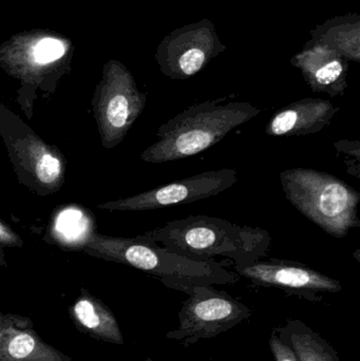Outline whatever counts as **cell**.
<instances>
[{
	"mask_svg": "<svg viewBox=\"0 0 360 361\" xmlns=\"http://www.w3.org/2000/svg\"><path fill=\"white\" fill-rule=\"evenodd\" d=\"M139 237L161 243L169 252L190 260L211 261L223 257L234 261L237 267L261 260L272 243L266 229L241 226L205 214L171 221Z\"/></svg>",
	"mask_w": 360,
	"mask_h": 361,
	"instance_id": "cell-1",
	"label": "cell"
},
{
	"mask_svg": "<svg viewBox=\"0 0 360 361\" xmlns=\"http://www.w3.org/2000/svg\"><path fill=\"white\" fill-rule=\"evenodd\" d=\"M260 114L252 104L226 103V97L194 104L159 127L156 143L142 152L141 160L163 164L197 156Z\"/></svg>",
	"mask_w": 360,
	"mask_h": 361,
	"instance_id": "cell-2",
	"label": "cell"
},
{
	"mask_svg": "<svg viewBox=\"0 0 360 361\" xmlns=\"http://www.w3.org/2000/svg\"><path fill=\"white\" fill-rule=\"evenodd\" d=\"M86 246L104 258L150 274L167 288L184 294L197 286L234 284L239 281V276L228 271L222 263L190 260L139 237L125 239L93 233Z\"/></svg>",
	"mask_w": 360,
	"mask_h": 361,
	"instance_id": "cell-3",
	"label": "cell"
},
{
	"mask_svg": "<svg viewBox=\"0 0 360 361\" xmlns=\"http://www.w3.org/2000/svg\"><path fill=\"white\" fill-rule=\"evenodd\" d=\"M280 182L287 201L332 237L342 239L359 228L360 193L345 180L315 169H293L280 173Z\"/></svg>",
	"mask_w": 360,
	"mask_h": 361,
	"instance_id": "cell-4",
	"label": "cell"
},
{
	"mask_svg": "<svg viewBox=\"0 0 360 361\" xmlns=\"http://www.w3.org/2000/svg\"><path fill=\"white\" fill-rule=\"evenodd\" d=\"M179 312V326L166 338L190 347L202 339L215 338L251 318L252 310L223 290L211 286L190 288Z\"/></svg>",
	"mask_w": 360,
	"mask_h": 361,
	"instance_id": "cell-5",
	"label": "cell"
},
{
	"mask_svg": "<svg viewBox=\"0 0 360 361\" xmlns=\"http://www.w3.org/2000/svg\"><path fill=\"white\" fill-rule=\"evenodd\" d=\"M147 94L137 89L132 74L118 61L105 68L93 97V110L104 147L114 148L143 114Z\"/></svg>",
	"mask_w": 360,
	"mask_h": 361,
	"instance_id": "cell-6",
	"label": "cell"
},
{
	"mask_svg": "<svg viewBox=\"0 0 360 361\" xmlns=\"http://www.w3.org/2000/svg\"><path fill=\"white\" fill-rule=\"evenodd\" d=\"M237 180L238 171L236 169L205 171L133 197L101 204L99 208L120 212H144L184 205L220 195L234 186Z\"/></svg>",
	"mask_w": 360,
	"mask_h": 361,
	"instance_id": "cell-7",
	"label": "cell"
},
{
	"mask_svg": "<svg viewBox=\"0 0 360 361\" xmlns=\"http://www.w3.org/2000/svg\"><path fill=\"white\" fill-rule=\"evenodd\" d=\"M225 46L209 20L175 30L159 46L156 61L164 75L188 80L202 71Z\"/></svg>",
	"mask_w": 360,
	"mask_h": 361,
	"instance_id": "cell-8",
	"label": "cell"
},
{
	"mask_svg": "<svg viewBox=\"0 0 360 361\" xmlns=\"http://www.w3.org/2000/svg\"><path fill=\"white\" fill-rule=\"evenodd\" d=\"M234 271L255 286L279 288L314 302L321 301L325 294H336L342 290L338 280L295 261L271 258L247 267L235 265Z\"/></svg>",
	"mask_w": 360,
	"mask_h": 361,
	"instance_id": "cell-9",
	"label": "cell"
},
{
	"mask_svg": "<svg viewBox=\"0 0 360 361\" xmlns=\"http://www.w3.org/2000/svg\"><path fill=\"white\" fill-rule=\"evenodd\" d=\"M291 63L302 72L313 92L327 93L331 97H342L346 92L348 59L331 47L312 40Z\"/></svg>",
	"mask_w": 360,
	"mask_h": 361,
	"instance_id": "cell-10",
	"label": "cell"
},
{
	"mask_svg": "<svg viewBox=\"0 0 360 361\" xmlns=\"http://www.w3.org/2000/svg\"><path fill=\"white\" fill-rule=\"evenodd\" d=\"M340 110L327 99L308 97L277 110L266 125V133L272 137L314 135L329 126Z\"/></svg>",
	"mask_w": 360,
	"mask_h": 361,
	"instance_id": "cell-11",
	"label": "cell"
},
{
	"mask_svg": "<svg viewBox=\"0 0 360 361\" xmlns=\"http://www.w3.org/2000/svg\"><path fill=\"white\" fill-rule=\"evenodd\" d=\"M13 152L40 188L50 191L61 188L65 180V160L54 146L30 135L18 142Z\"/></svg>",
	"mask_w": 360,
	"mask_h": 361,
	"instance_id": "cell-12",
	"label": "cell"
},
{
	"mask_svg": "<svg viewBox=\"0 0 360 361\" xmlns=\"http://www.w3.org/2000/svg\"><path fill=\"white\" fill-rule=\"evenodd\" d=\"M275 330L300 361H342L335 349L302 320H287Z\"/></svg>",
	"mask_w": 360,
	"mask_h": 361,
	"instance_id": "cell-13",
	"label": "cell"
},
{
	"mask_svg": "<svg viewBox=\"0 0 360 361\" xmlns=\"http://www.w3.org/2000/svg\"><path fill=\"white\" fill-rule=\"evenodd\" d=\"M360 21L359 15L333 19L313 31V40L323 42L340 55L359 63Z\"/></svg>",
	"mask_w": 360,
	"mask_h": 361,
	"instance_id": "cell-14",
	"label": "cell"
},
{
	"mask_svg": "<svg viewBox=\"0 0 360 361\" xmlns=\"http://www.w3.org/2000/svg\"><path fill=\"white\" fill-rule=\"evenodd\" d=\"M93 220L78 207H67L59 212L53 225V237L63 245L85 244L93 231Z\"/></svg>",
	"mask_w": 360,
	"mask_h": 361,
	"instance_id": "cell-15",
	"label": "cell"
},
{
	"mask_svg": "<svg viewBox=\"0 0 360 361\" xmlns=\"http://www.w3.org/2000/svg\"><path fill=\"white\" fill-rule=\"evenodd\" d=\"M66 46L56 38L44 37L37 40L27 55V71L35 72L44 70L65 55Z\"/></svg>",
	"mask_w": 360,
	"mask_h": 361,
	"instance_id": "cell-16",
	"label": "cell"
},
{
	"mask_svg": "<svg viewBox=\"0 0 360 361\" xmlns=\"http://www.w3.org/2000/svg\"><path fill=\"white\" fill-rule=\"evenodd\" d=\"M268 343L275 361H300L293 349L279 337L275 329L271 334Z\"/></svg>",
	"mask_w": 360,
	"mask_h": 361,
	"instance_id": "cell-17",
	"label": "cell"
},
{
	"mask_svg": "<svg viewBox=\"0 0 360 361\" xmlns=\"http://www.w3.org/2000/svg\"><path fill=\"white\" fill-rule=\"evenodd\" d=\"M76 316H77L80 322L84 324L85 326L89 329H95L101 324L99 316L97 315L95 307H93L92 303L88 300H80L76 303L75 309Z\"/></svg>",
	"mask_w": 360,
	"mask_h": 361,
	"instance_id": "cell-18",
	"label": "cell"
},
{
	"mask_svg": "<svg viewBox=\"0 0 360 361\" xmlns=\"http://www.w3.org/2000/svg\"><path fill=\"white\" fill-rule=\"evenodd\" d=\"M35 347V341L30 335L21 334L15 337L8 345V352L14 358H25L32 353Z\"/></svg>",
	"mask_w": 360,
	"mask_h": 361,
	"instance_id": "cell-19",
	"label": "cell"
},
{
	"mask_svg": "<svg viewBox=\"0 0 360 361\" xmlns=\"http://www.w3.org/2000/svg\"><path fill=\"white\" fill-rule=\"evenodd\" d=\"M20 243V238L0 221V244L6 246H18Z\"/></svg>",
	"mask_w": 360,
	"mask_h": 361,
	"instance_id": "cell-20",
	"label": "cell"
},
{
	"mask_svg": "<svg viewBox=\"0 0 360 361\" xmlns=\"http://www.w3.org/2000/svg\"><path fill=\"white\" fill-rule=\"evenodd\" d=\"M146 361H154V360H152L151 358H147V360H146Z\"/></svg>",
	"mask_w": 360,
	"mask_h": 361,
	"instance_id": "cell-21",
	"label": "cell"
}]
</instances>
